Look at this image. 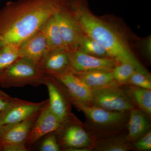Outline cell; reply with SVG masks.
<instances>
[{
	"label": "cell",
	"instance_id": "cell-22",
	"mask_svg": "<svg viewBox=\"0 0 151 151\" xmlns=\"http://www.w3.org/2000/svg\"><path fill=\"white\" fill-rule=\"evenodd\" d=\"M135 65L128 62L119 63L112 71L114 80L119 85L128 84L129 80L135 71Z\"/></svg>",
	"mask_w": 151,
	"mask_h": 151
},
{
	"label": "cell",
	"instance_id": "cell-2",
	"mask_svg": "<svg viewBox=\"0 0 151 151\" xmlns=\"http://www.w3.org/2000/svg\"><path fill=\"white\" fill-rule=\"evenodd\" d=\"M69 9L84 33L104 47L111 58L119 63H131L138 71L150 75L132 52L126 38L113 25L94 15L86 0H70Z\"/></svg>",
	"mask_w": 151,
	"mask_h": 151
},
{
	"label": "cell",
	"instance_id": "cell-19",
	"mask_svg": "<svg viewBox=\"0 0 151 151\" xmlns=\"http://www.w3.org/2000/svg\"><path fill=\"white\" fill-rule=\"evenodd\" d=\"M133 103L149 116L151 115V89L130 85L125 91Z\"/></svg>",
	"mask_w": 151,
	"mask_h": 151
},
{
	"label": "cell",
	"instance_id": "cell-29",
	"mask_svg": "<svg viewBox=\"0 0 151 151\" xmlns=\"http://www.w3.org/2000/svg\"><path fill=\"white\" fill-rule=\"evenodd\" d=\"M0 151H3V148L1 145V144H0Z\"/></svg>",
	"mask_w": 151,
	"mask_h": 151
},
{
	"label": "cell",
	"instance_id": "cell-20",
	"mask_svg": "<svg viewBox=\"0 0 151 151\" xmlns=\"http://www.w3.org/2000/svg\"><path fill=\"white\" fill-rule=\"evenodd\" d=\"M130 141L126 137L106 139L95 144L96 150L103 151H127L133 148Z\"/></svg>",
	"mask_w": 151,
	"mask_h": 151
},
{
	"label": "cell",
	"instance_id": "cell-16",
	"mask_svg": "<svg viewBox=\"0 0 151 151\" xmlns=\"http://www.w3.org/2000/svg\"><path fill=\"white\" fill-rule=\"evenodd\" d=\"M129 112L127 123V137L130 142H135L150 131L149 116L140 109L134 108Z\"/></svg>",
	"mask_w": 151,
	"mask_h": 151
},
{
	"label": "cell",
	"instance_id": "cell-3",
	"mask_svg": "<svg viewBox=\"0 0 151 151\" xmlns=\"http://www.w3.org/2000/svg\"><path fill=\"white\" fill-rule=\"evenodd\" d=\"M45 76L37 64L21 58L0 74V86L5 88L28 85L37 87L44 85Z\"/></svg>",
	"mask_w": 151,
	"mask_h": 151
},
{
	"label": "cell",
	"instance_id": "cell-23",
	"mask_svg": "<svg viewBox=\"0 0 151 151\" xmlns=\"http://www.w3.org/2000/svg\"><path fill=\"white\" fill-rule=\"evenodd\" d=\"M20 58L18 47L8 45L0 49V74Z\"/></svg>",
	"mask_w": 151,
	"mask_h": 151
},
{
	"label": "cell",
	"instance_id": "cell-28",
	"mask_svg": "<svg viewBox=\"0 0 151 151\" xmlns=\"http://www.w3.org/2000/svg\"><path fill=\"white\" fill-rule=\"evenodd\" d=\"M29 148L25 144H14L3 147V151H27Z\"/></svg>",
	"mask_w": 151,
	"mask_h": 151
},
{
	"label": "cell",
	"instance_id": "cell-21",
	"mask_svg": "<svg viewBox=\"0 0 151 151\" xmlns=\"http://www.w3.org/2000/svg\"><path fill=\"white\" fill-rule=\"evenodd\" d=\"M77 49L93 56L111 58L104 47L85 34L81 37Z\"/></svg>",
	"mask_w": 151,
	"mask_h": 151
},
{
	"label": "cell",
	"instance_id": "cell-10",
	"mask_svg": "<svg viewBox=\"0 0 151 151\" xmlns=\"http://www.w3.org/2000/svg\"><path fill=\"white\" fill-rule=\"evenodd\" d=\"M69 5L54 16L66 48L72 51L78 48L84 33L69 10Z\"/></svg>",
	"mask_w": 151,
	"mask_h": 151
},
{
	"label": "cell",
	"instance_id": "cell-4",
	"mask_svg": "<svg viewBox=\"0 0 151 151\" xmlns=\"http://www.w3.org/2000/svg\"><path fill=\"white\" fill-rule=\"evenodd\" d=\"M76 109L84 113L89 125L97 131H115L127 123L129 112L109 111L91 104L74 101L71 102Z\"/></svg>",
	"mask_w": 151,
	"mask_h": 151
},
{
	"label": "cell",
	"instance_id": "cell-5",
	"mask_svg": "<svg viewBox=\"0 0 151 151\" xmlns=\"http://www.w3.org/2000/svg\"><path fill=\"white\" fill-rule=\"evenodd\" d=\"M119 85L115 82L92 89L91 105L109 111L129 112L135 108L134 103Z\"/></svg>",
	"mask_w": 151,
	"mask_h": 151
},
{
	"label": "cell",
	"instance_id": "cell-6",
	"mask_svg": "<svg viewBox=\"0 0 151 151\" xmlns=\"http://www.w3.org/2000/svg\"><path fill=\"white\" fill-rule=\"evenodd\" d=\"M55 132L63 150L75 151L83 148H90L92 145V141L89 133L73 113L63 122L59 129Z\"/></svg>",
	"mask_w": 151,
	"mask_h": 151
},
{
	"label": "cell",
	"instance_id": "cell-8",
	"mask_svg": "<svg viewBox=\"0 0 151 151\" xmlns=\"http://www.w3.org/2000/svg\"><path fill=\"white\" fill-rule=\"evenodd\" d=\"M44 85L48 91V105L50 110L60 120L64 122L72 114L71 103L65 89L57 79L51 76L46 75Z\"/></svg>",
	"mask_w": 151,
	"mask_h": 151
},
{
	"label": "cell",
	"instance_id": "cell-26",
	"mask_svg": "<svg viewBox=\"0 0 151 151\" xmlns=\"http://www.w3.org/2000/svg\"><path fill=\"white\" fill-rule=\"evenodd\" d=\"M133 148L141 151H150L151 150V131L147 132L139 139L135 142Z\"/></svg>",
	"mask_w": 151,
	"mask_h": 151
},
{
	"label": "cell",
	"instance_id": "cell-11",
	"mask_svg": "<svg viewBox=\"0 0 151 151\" xmlns=\"http://www.w3.org/2000/svg\"><path fill=\"white\" fill-rule=\"evenodd\" d=\"M63 122L52 112L48 103L39 113L31 129L26 145L29 149L44 136L58 129Z\"/></svg>",
	"mask_w": 151,
	"mask_h": 151
},
{
	"label": "cell",
	"instance_id": "cell-13",
	"mask_svg": "<svg viewBox=\"0 0 151 151\" xmlns=\"http://www.w3.org/2000/svg\"><path fill=\"white\" fill-rule=\"evenodd\" d=\"M40 112L22 122L0 126V144L2 148L14 144L26 145L31 129Z\"/></svg>",
	"mask_w": 151,
	"mask_h": 151
},
{
	"label": "cell",
	"instance_id": "cell-12",
	"mask_svg": "<svg viewBox=\"0 0 151 151\" xmlns=\"http://www.w3.org/2000/svg\"><path fill=\"white\" fill-rule=\"evenodd\" d=\"M44 75L54 76L72 72L70 51L68 49L48 50L38 65Z\"/></svg>",
	"mask_w": 151,
	"mask_h": 151
},
{
	"label": "cell",
	"instance_id": "cell-9",
	"mask_svg": "<svg viewBox=\"0 0 151 151\" xmlns=\"http://www.w3.org/2000/svg\"><path fill=\"white\" fill-rule=\"evenodd\" d=\"M119 63L113 58L93 56L77 49L70 51L71 70L73 73L96 70L112 71Z\"/></svg>",
	"mask_w": 151,
	"mask_h": 151
},
{
	"label": "cell",
	"instance_id": "cell-7",
	"mask_svg": "<svg viewBox=\"0 0 151 151\" xmlns=\"http://www.w3.org/2000/svg\"><path fill=\"white\" fill-rule=\"evenodd\" d=\"M48 103V99L33 103L13 97L4 109L0 111V126L24 121L40 111Z\"/></svg>",
	"mask_w": 151,
	"mask_h": 151
},
{
	"label": "cell",
	"instance_id": "cell-15",
	"mask_svg": "<svg viewBox=\"0 0 151 151\" xmlns=\"http://www.w3.org/2000/svg\"><path fill=\"white\" fill-rule=\"evenodd\" d=\"M21 58L38 65L48 51L45 36L41 29L29 37L18 46Z\"/></svg>",
	"mask_w": 151,
	"mask_h": 151
},
{
	"label": "cell",
	"instance_id": "cell-18",
	"mask_svg": "<svg viewBox=\"0 0 151 151\" xmlns=\"http://www.w3.org/2000/svg\"><path fill=\"white\" fill-rule=\"evenodd\" d=\"M74 74L92 89L108 86L116 82L112 71L96 70Z\"/></svg>",
	"mask_w": 151,
	"mask_h": 151
},
{
	"label": "cell",
	"instance_id": "cell-24",
	"mask_svg": "<svg viewBox=\"0 0 151 151\" xmlns=\"http://www.w3.org/2000/svg\"><path fill=\"white\" fill-rule=\"evenodd\" d=\"M128 84L145 89H151V81L150 75L136 71L130 78Z\"/></svg>",
	"mask_w": 151,
	"mask_h": 151
},
{
	"label": "cell",
	"instance_id": "cell-1",
	"mask_svg": "<svg viewBox=\"0 0 151 151\" xmlns=\"http://www.w3.org/2000/svg\"><path fill=\"white\" fill-rule=\"evenodd\" d=\"M70 0H14L0 9V49L18 47Z\"/></svg>",
	"mask_w": 151,
	"mask_h": 151
},
{
	"label": "cell",
	"instance_id": "cell-27",
	"mask_svg": "<svg viewBox=\"0 0 151 151\" xmlns=\"http://www.w3.org/2000/svg\"><path fill=\"white\" fill-rule=\"evenodd\" d=\"M12 98L10 95L0 89V111L4 109L9 104Z\"/></svg>",
	"mask_w": 151,
	"mask_h": 151
},
{
	"label": "cell",
	"instance_id": "cell-17",
	"mask_svg": "<svg viewBox=\"0 0 151 151\" xmlns=\"http://www.w3.org/2000/svg\"><path fill=\"white\" fill-rule=\"evenodd\" d=\"M41 29L46 39L48 50L68 49L63 40L54 16L49 19Z\"/></svg>",
	"mask_w": 151,
	"mask_h": 151
},
{
	"label": "cell",
	"instance_id": "cell-14",
	"mask_svg": "<svg viewBox=\"0 0 151 151\" xmlns=\"http://www.w3.org/2000/svg\"><path fill=\"white\" fill-rule=\"evenodd\" d=\"M53 77L57 79L64 87L70 103L76 101L91 104L92 89L75 74L68 72Z\"/></svg>",
	"mask_w": 151,
	"mask_h": 151
},
{
	"label": "cell",
	"instance_id": "cell-25",
	"mask_svg": "<svg viewBox=\"0 0 151 151\" xmlns=\"http://www.w3.org/2000/svg\"><path fill=\"white\" fill-rule=\"evenodd\" d=\"M45 139L41 144L39 150L41 151H59L60 147L57 139L55 132L49 133L46 135Z\"/></svg>",
	"mask_w": 151,
	"mask_h": 151
}]
</instances>
